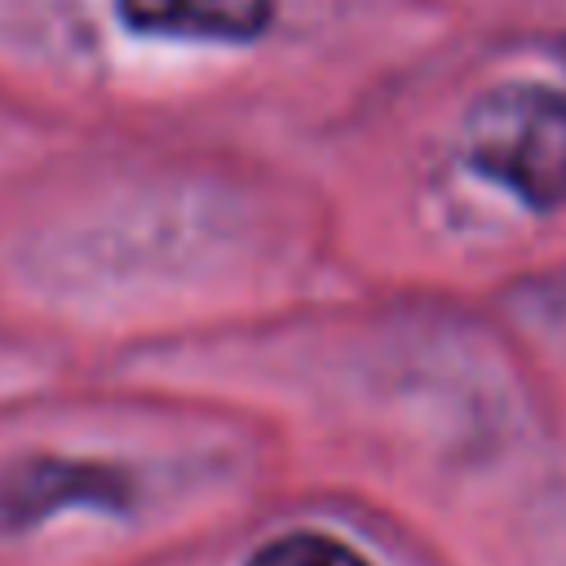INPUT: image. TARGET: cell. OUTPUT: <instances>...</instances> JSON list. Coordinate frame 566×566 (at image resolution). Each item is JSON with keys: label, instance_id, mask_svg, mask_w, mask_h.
<instances>
[{"label": "cell", "instance_id": "cell-1", "mask_svg": "<svg viewBox=\"0 0 566 566\" xmlns=\"http://www.w3.org/2000/svg\"><path fill=\"white\" fill-rule=\"evenodd\" d=\"M469 164L531 208L566 199V97L539 84L486 93L464 128Z\"/></svg>", "mask_w": 566, "mask_h": 566}, {"label": "cell", "instance_id": "cell-2", "mask_svg": "<svg viewBox=\"0 0 566 566\" xmlns=\"http://www.w3.org/2000/svg\"><path fill=\"white\" fill-rule=\"evenodd\" d=\"M128 500V482L115 469L102 464H75V460H31L9 473L0 509L9 522H35L49 517L62 504H111L119 509Z\"/></svg>", "mask_w": 566, "mask_h": 566}, {"label": "cell", "instance_id": "cell-3", "mask_svg": "<svg viewBox=\"0 0 566 566\" xmlns=\"http://www.w3.org/2000/svg\"><path fill=\"white\" fill-rule=\"evenodd\" d=\"M128 27L181 40H252L270 27L274 0H119Z\"/></svg>", "mask_w": 566, "mask_h": 566}, {"label": "cell", "instance_id": "cell-4", "mask_svg": "<svg viewBox=\"0 0 566 566\" xmlns=\"http://www.w3.org/2000/svg\"><path fill=\"white\" fill-rule=\"evenodd\" d=\"M248 566H367V562L332 535L296 531V535H283V539L265 544Z\"/></svg>", "mask_w": 566, "mask_h": 566}]
</instances>
